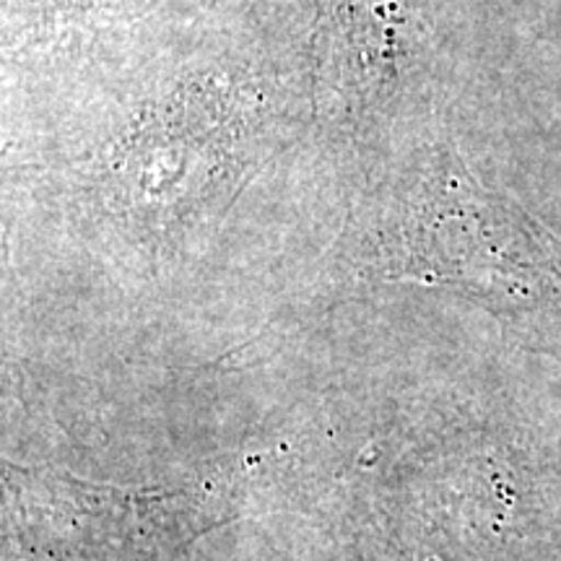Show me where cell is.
Segmentation results:
<instances>
[{"mask_svg": "<svg viewBox=\"0 0 561 561\" xmlns=\"http://www.w3.org/2000/svg\"><path fill=\"white\" fill-rule=\"evenodd\" d=\"M310 19L286 5L153 21L34 66L91 76L5 167L146 231L224 216L312 136Z\"/></svg>", "mask_w": 561, "mask_h": 561, "instance_id": "cell-1", "label": "cell"}, {"mask_svg": "<svg viewBox=\"0 0 561 561\" xmlns=\"http://www.w3.org/2000/svg\"><path fill=\"white\" fill-rule=\"evenodd\" d=\"M426 0H312V136L356 174L437 115Z\"/></svg>", "mask_w": 561, "mask_h": 561, "instance_id": "cell-2", "label": "cell"}, {"mask_svg": "<svg viewBox=\"0 0 561 561\" xmlns=\"http://www.w3.org/2000/svg\"><path fill=\"white\" fill-rule=\"evenodd\" d=\"M185 9V0H3V53L13 66H32L89 50Z\"/></svg>", "mask_w": 561, "mask_h": 561, "instance_id": "cell-3", "label": "cell"}]
</instances>
